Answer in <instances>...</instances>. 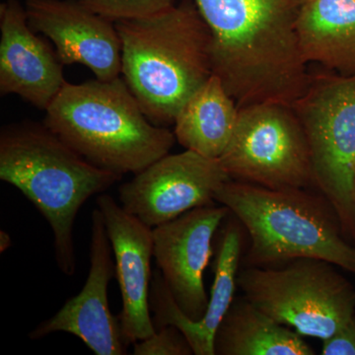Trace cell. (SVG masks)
<instances>
[{
	"instance_id": "7a4b0ae2",
	"label": "cell",
	"mask_w": 355,
	"mask_h": 355,
	"mask_svg": "<svg viewBox=\"0 0 355 355\" xmlns=\"http://www.w3.org/2000/svg\"><path fill=\"white\" fill-rule=\"evenodd\" d=\"M121 178L89 163L44 123L23 121L0 132V180L18 189L48 221L58 268L67 277L76 272L79 209Z\"/></svg>"
},
{
	"instance_id": "5b68a950",
	"label": "cell",
	"mask_w": 355,
	"mask_h": 355,
	"mask_svg": "<svg viewBox=\"0 0 355 355\" xmlns=\"http://www.w3.org/2000/svg\"><path fill=\"white\" fill-rule=\"evenodd\" d=\"M336 266L311 258L243 266L237 286L250 302L279 324L324 340L355 316V288Z\"/></svg>"
},
{
	"instance_id": "3957f363",
	"label": "cell",
	"mask_w": 355,
	"mask_h": 355,
	"mask_svg": "<svg viewBox=\"0 0 355 355\" xmlns=\"http://www.w3.org/2000/svg\"><path fill=\"white\" fill-rule=\"evenodd\" d=\"M44 125L91 164L123 175L141 172L170 153L176 137L154 125L123 77L64 84Z\"/></svg>"
},
{
	"instance_id": "8992f818",
	"label": "cell",
	"mask_w": 355,
	"mask_h": 355,
	"mask_svg": "<svg viewBox=\"0 0 355 355\" xmlns=\"http://www.w3.org/2000/svg\"><path fill=\"white\" fill-rule=\"evenodd\" d=\"M304 128L313 186L330 203L343 234L355 243V76L311 74L292 106Z\"/></svg>"
},
{
	"instance_id": "ffe728a7",
	"label": "cell",
	"mask_w": 355,
	"mask_h": 355,
	"mask_svg": "<svg viewBox=\"0 0 355 355\" xmlns=\"http://www.w3.org/2000/svg\"><path fill=\"white\" fill-rule=\"evenodd\" d=\"M323 355H355V316L330 338L323 340Z\"/></svg>"
},
{
	"instance_id": "44dd1931",
	"label": "cell",
	"mask_w": 355,
	"mask_h": 355,
	"mask_svg": "<svg viewBox=\"0 0 355 355\" xmlns=\"http://www.w3.org/2000/svg\"><path fill=\"white\" fill-rule=\"evenodd\" d=\"M12 246V238L7 233L6 231H0V252L4 253Z\"/></svg>"
},
{
	"instance_id": "7c38bea8",
	"label": "cell",
	"mask_w": 355,
	"mask_h": 355,
	"mask_svg": "<svg viewBox=\"0 0 355 355\" xmlns=\"http://www.w3.org/2000/svg\"><path fill=\"white\" fill-rule=\"evenodd\" d=\"M96 205L101 210L114 254L123 303L119 320L123 342L128 347L156 331L149 304L153 228L128 214L107 193L99 195Z\"/></svg>"
},
{
	"instance_id": "ac0fdd59",
	"label": "cell",
	"mask_w": 355,
	"mask_h": 355,
	"mask_svg": "<svg viewBox=\"0 0 355 355\" xmlns=\"http://www.w3.org/2000/svg\"><path fill=\"white\" fill-rule=\"evenodd\" d=\"M93 12L118 22L137 19L175 6L177 0H78Z\"/></svg>"
},
{
	"instance_id": "4fadbf2b",
	"label": "cell",
	"mask_w": 355,
	"mask_h": 355,
	"mask_svg": "<svg viewBox=\"0 0 355 355\" xmlns=\"http://www.w3.org/2000/svg\"><path fill=\"white\" fill-rule=\"evenodd\" d=\"M0 93L46 111L67 83L57 51L33 31L17 0L0 6Z\"/></svg>"
},
{
	"instance_id": "2e32d148",
	"label": "cell",
	"mask_w": 355,
	"mask_h": 355,
	"mask_svg": "<svg viewBox=\"0 0 355 355\" xmlns=\"http://www.w3.org/2000/svg\"><path fill=\"white\" fill-rule=\"evenodd\" d=\"M216 355H314L297 331L279 324L244 295L234 298L214 335Z\"/></svg>"
},
{
	"instance_id": "ba28073f",
	"label": "cell",
	"mask_w": 355,
	"mask_h": 355,
	"mask_svg": "<svg viewBox=\"0 0 355 355\" xmlns=\"http://www.w3.org/2000/svg\"><path fill=\"white\" fill-rule=\"evenodd\" d=\"M230 179L219 159L186 149L167 154L135 174L119 189V198L128 214L154 228L214 205L216 191Z\"/></svg>"
},
{
	"instance_id": "9a60e30c",
	"label": "cell",
	"mask_w": 355,
	"mask_h": 355,
	"mask_svg": "<svg viewBox=\"0 0 355 355\" xmlns=\"http://www.w3.org/2000/svg\"><path fill=\"white\" fill-rule=\"evenodd\" d=\"M297 31L306 64L355 76V0H305Z\"/></svg>"
},
{
	"instance_id": "52a82bcc",
	"label": "cell",
	"mask_w": 355,
	"mask_h": 355,
	"mask_svg": "<svg viewBox=\"0 0 355 355\" xmlns=\"http://www.w3.org/2000/svg\"><path fill=\"white\" fill-rule=\"evenodd\" d=\"M219 161L237 181L275 190L313 186L304 128L293 108L282 103L240 108L234 132Z\"/></svg>"
},
{
	"instance_id": "30bf717a",
	"label": "cell",
	"mask_w": 355,
	"mask_h": 355,
	"mask_svg": "<svg viewBox=\"0 0 355 355\" xmlns=\"http://www.w3.org/2000/svg\"><path fill=\"white\" fill-rule=\"evenodd\" d=\"M112 252L104 218L97 207L91 216L90 268L85 284L53 317L37 326L30 338L39 340L62 331L80 338L96 355L127 354L120 320L112 314L109 305V284L116 277Z\"/></svg>"
},
{
	"instance_id": "6da1fadb",
	"label": "cell",
	"mask_w": 355,
	"mask_h": 355,
	"mask_svg": "<svg viewBox=\"0 0 355 355\" xmlns=\"http://www.w3.org/2000/svg\"><path fill=\"white\" fill-rule=\"evenodd\" d=\"M121 77L148 120L174 125L180 110L214 76L212 37L193 0L160 12L114 22Z\"/></svg>"
},
{
	"instance_id": "9c48e42d",
	"label": "cell",
	"mask_w": 355,
	"mask_h": 355,
	"mask_svg": "<svg viewBox=\"0 0 355 355\" xmlns=\"http://www.w3.org/2000/svg\"><path fill=\"white\" fill-rule=\"evenodd\" d=\"M229 214L224 205H207L153 228V258L177 305L191 321H200L207 312L203 273L214 254V236Z\"/></svg>"
},
{
	"instance_id": "5bb4252c",
	"label": "cell",
	"mask_w": 355,
	"mask_h": 355,
	"mask_svg": "<svg viewBox=\"0 0 355 355\" xmlns=\"http://www.w3.org/2000/svg\"><path fill=\"white\" fill-rule=\"evenodd\" d=\"M220 231L214 261V279L209 306L200 321H191L180 309L159 270L151 280L149 304L156 330L174 326L186 336L195 355L214 354V335L234 300L237 277L242 260L241 224L229 219Z\"/></svg>"
},
{
	"instance_id": "277c9868",
	"label": "cell",
	"mask_w": 355,
	"mask_h": 355,
	"mask_svg": "<svg viewBox=\"0 0 355 355\" xmlns=\"http://www.w3.org/2000/svg\"><path fill=\"white\" fill-rule=\"evenodd\" d=\"M306 189L275 190L230 179L214 200L249 236L243 266H275L300 258L329 261L355 275V246L335 210Z\"/></svg>"
},
{
	"instance_id": "8fae6325",
	"label": "cell",
	"mask_w": 355,
	"mask_h": 355,
	"mask_svg": "<svg viewBox=\"0 0 355 355\" xmlns=\"http://www.w3.org/2000/svg\"><path fill=\"white\" fill-rule=\"evenodd\" d=\"M33 31L55 44L60 62L85 65L100 80L121 74V44L113 21L93 12L78 0H26Z\"/></svg>"
},
{
	"instance_id": "d6986e66",
	"label": "cell",
	"mask_w": 355,
	"mask_h": 355,
	"mask_svg": "<svg viewBox=\"0 0 355 355\" xmlns=\"http://www.w3.org/2000/svg\"><path fill=\"white\" fill-rule=\"evenodd\" d=\"M135 355H191L190 343L179 329L164 326L157 329L149 338L133 343Z\"/></svg>"
},
{
	"instance_id": "e0dca14e",
	"label": "cell",
	"mask_w": 355,
	"mask_h": 355,
	"mask_svg": "<svg viewBox=\"0 0 355 355\" xmlns=\"http://www.w3.org/2000/svg\"><path fill=\"white\" fill-rule=\"evenodd\" d=\"M239 108L214 74L187 100L175 119L174 135L187 150L219 159L227 147Z\"/></svg>"
}]
</instances>
